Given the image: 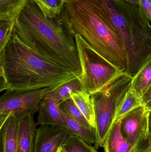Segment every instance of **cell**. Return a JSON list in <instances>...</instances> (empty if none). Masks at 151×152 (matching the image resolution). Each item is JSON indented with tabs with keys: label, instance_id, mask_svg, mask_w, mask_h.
<instances>
[{
	"label": "cell",
	"instance_id": "11",
	"mask_svg": "<svg viewBox=\"0 0 151 152\" xmlns=\"http://www.w3.org/2000/svg\"><path fill=\"white\" fill-rule=\"evenodd\" d=\"M37 125L66 127L58 103L51 99L44 98L38 112Z\"/></svg>",
	"mask_w": 151,
	"mask_h": 152
},
{
	"label": "cell",
	"instance_id": "5",
	"mask_svg": "<svg viewBox=\"0 0 151 152\" xmlns=\"http://www.w3.org/2000/svg\"><path fill=\"white\" fill-rule=\"evenodd\" d=\"M109 15L121 39L128 61L127 73L134 75L150 54L151 46L146 34L135 31L128 24L112 0H99Z\"/></svg>",
	"mask_w": 151,
	"mask_h": 152
},
{
	"label": "cell",
	"instance_id": "23",
	"mask_svg": "<svg viewBox=\"0 0 151 152\" xmlns=\"http://www.w3.org/2000/svg\"><path fill=\"white\" fill-rule=\"evenodd\" d=\"M15 23L8 21H0V52L3 50L10 39Z\"/></svg>",
	"mask_w": 151,
	"mask_h": 152
},
{
	"label": "cell",
	"instance_id": "16",
	"mask_svg": "<svg viewBox=\"0 0 151 152\" xmlns=\"http://www.w3.org/2000/svg\"><path fill=\"white\" fill-rule=\"evenodd\" d=\"M143 105L142 97L136 94L130 87L121 98L116 106L113 123L121 121L128 113Z\"/></svg>",
	"mask_w": 151,
	"mask_h": 152
},
{
	"label": "cell",
	"instance_id": "19",
	"mask_svg": "<svg viewBox=\"0 0 151 152\" xmlns=\"http://www.w3.org/2000/svg\"><path fill=\"white\" fill-rule=\"evenodd\" d=\"M82 90V89L80 81L77 77L56 89L51 90L45 98L54 100L59 104L63 101L71 98L72 92Z\"/></svg>",
	"mask_w": 151,
	"mask_h": 152
},
{
	"label": "cell",
	"instance_id": "29",
	"mask_svg": "<svg viewBox=\"0 0 151 152\" xmlns=\"http://www.w3.org/2000/svg\"><path fill=\"white\" fill-rule=\"evenodd\" d=\"M58 152H65V151H64V149L62 148V147H60V148L59 149Z\"/></svg>",
	"mask_w": 151,
	"mask_h": 152
},
{
	"label": "cell",
	"instance_id": "2",
	"mask_svg": "<svg viewBox=\"0 0 151 152\" xmlns=\"http://www.w3.org/2000/svg\"><path fill=\"white\" fill-rule=\"evenodd\" d=\"M0 91L55 90L78 76L32 50L13 31L0 52Z\"/></svg>",
	"mask_w": 151,
	"mask_h": 152
},
{
	"label": "cell",
	"instance_id": "28",
	"mask_svg": "<svg viewBox=\"0 0 151 152\" xmlns=\"http://www.w3.org/2000/svg\"><path fill=\"white\" fill-rule=\"evenodd\" d=\"M144 152H151V142L149 143L148 147Z\"/></svg>",
	"mask_w": 151,
	"mask_h": 152
},
{
	"label": "cell",
	"instance_id": "17",
	"mask_svg": "<svg viewBox=\"0 0 151 152\" xmlns=\"http://www.w3.org/2000/svg\"><path fill=\"white\" fill-rule=\"evenodd\" d=\"M61 113L71 134L78 136L89 144L95 145V146L96 134L93 129L84 126L63 111L61 110Z\"/></svg>",
	"mask_w": 151,
	"mask_h": 152
},
{
	"label": "cell",
	"instance_id": "4",
	"mask_svg": "<svg viewBox=\"0 0 151 152\" xmlns=\"http://www.w3.org/2000/svg\"><path fill=\"white\" fill-rule=\"evenodd\" d=\"M74 35L81 69L80 75L78 78L82 90L90 94H95L128 75L124 70L106 63L93 51L79 34Z\"/></svg>",
	"mask_w": 151,
	"mask_h": 152
},
{
	"label": "cell",
	"instance_id": "15",
	"mask_svg": "<svg viewBox=\"0 0 151 152\" xmlns=\"http://www.w3.org/2000/svg\"><path fill=\"white\" fill-rule=\"evenodd\" d=\"M151 86V52L142 66L133 77L130 88L142 97Z\"/></svg>",
	"mask_w": 151,
	"mask_h": 152
},
{
	"label": "cell",
	"instance_id": "14",
	"mask_svg": "<svg viewBox=\"0 0 151 152\" xmlns=\"http://www.w3.org/2000/svg\"><path fill=\"white\" fill-rule=\"evenodd\" d=\"M71 98L96 133L95 105L92 95L84 90H79L72 92Z\"/></svg>",
	"mask_w": 151,
	"mask_h": 152
},
{
	"label": "cell",
	"instance_id": "22",
	"mask_svg": "<svg viewBox=\"0 0 151 152\" xmlns=\"http://www.w3.org/2000/svg\"><path fill=\"white\" fill-rule=\"evenodd\" d=\"M59 105L61 110L67 113L75 120L86 126L93 129L72 98H68L63 101Z\"/></svg>",
	"mask_w": 151,
	"mask_h": 152
},
{
	"label": "cell",
	"instance_id": "27",
	"mask_svg": "<svg viewBox=\"0 0 151 152\" xmlns=\"http://www.w3.org/2000/svg\"><path fill=\"white\" fill-rule=\"evenodd\" d=\"M123 1H126L130 3L134 4H140V0H123Z\"/></svg>",
	"mask_w": 151,
	"mask_h": 152
},
{
	"label": "cell",
	"instance_id": "24",
	"mask_svg": "<svg viewBox=\"0 0 151 152\" xmlns=\"http://www.w3.org/2000/svg\"><path fill=\"white\" fill-rule=\"evenodd\" d=\"M139 4L146 17L151 22V0H140Z\"/></svg>",
	"mask_w": 151,
	"mask_h": 152
},
{
	"label": "cell",
	"instance_id": "26",
	"mask_svg": "<svg viewBox=\"0 0 151 152\" xmlns=\"http://www.w3.org/2000/svg\"><path fill=\"white\" fill-rule=\"evenodd\" d=\"M151 142V111H149V139L148 145Z\"/></svg>",
	"mask_w": 151,
	"mask_h": 152
},
{
	"label": "cell",
	"instance_id": "25",
	"mask_svg": "<svg viewBox=\"0 0 151 152\" xmlns=\"http://www.w3.org/2000/svg\"><path fill=\"white\" fill-rule=\"evenodd\" d=\"M143 105L148 111H151V86L142 96Z\"/></svg>",
	"mask_w": 151,
	"mask_h": 152
},
{
	"label": "cell",
	"instance_id": "10",
	"mask_svg": "<svg viewBox=\"0 0 151 152\" xmlns=\"http://www.w3.org/2000/svg\"><path fill=\"white\" fill-rule=\"evenodd\" d=\"M37 125L33 115H28L18 121L17 152H34Z\"/></svg>",
	"mask_w": 151,
	"mask_h": 152
},
{
	"label": "cell",
	"instance_id": "6",
	"mask_svg": "<svg viewBox=\"0 0 151 152\" xmlns=\"http://www.w3.org/2000/svg\"><path fill=\"white\" fill-rule=\"evenodd\" d=\"M133 77L122 76L101 92L92 95L95 105L97 149L102 147L111 127L116 106L129 89Z\"/></svg>",
	"mask_w": 151,
	"mask_h": 152
},
{
	"label": "cell",
	"instance_id": "9",
	"mask_svg": "<svg viewBox=\"0 0 151 152\" xmlns=\"http://www.w3.org/2000/svg\"><path fill=\"white\" fill-rule=\"evenodd\" d=\"M70 134L66 127L40 126L36 130L34 152H58Z\"/></svg>",
	"mask_w": 151,
	"mask_h": 152
},
{
	"label": "cell",
	"instance_id": "20",
	"mask_svg": "<svg viewBox=\"0 0 151 152\" xmlns=\"http://www.w3.org/2000/svg\"><path fill=\"white\" fill-rule=\"evenodd\" d=\"M61 147L65 152H98L95 147L74 135H69Z\"/></svg>",
	"mask_w": 151,
	"mask_h": 152
},
{
	"label": "cell",
	"instance_id": "18",
	"mask_svg": "<svg viewBox=\"0 0 151 152\" xmlns=\"http://www.w3.org/2000/svg\"><path fill=\"white\" fill-rule=\"evenodd\" d=\"M29 0H0V21L15 23Z\"/></svg>",
	"mask_w": 151,
	"mask_h": 152
},
{
	"label": "cell",
	"instance_id": "7",
	"mask_svg": "<svg viewBox=\"0 0 151 152\" xmlns=\"http://www.w3.org/2000/svg\"><path fill=\"white\" fill-rule=\"evenodd\" d=\"M51 89L5 91L0 98V115L11 114L18 121L38 112L43 100Z\"/></svg>",
	"mask_w": 151,
	"mask_h": 152
},
{
	"label": "cell",
	"instance_id": "13",
	"mask_svg": "<svg viewBox=\"0 0 151 152\" xmlns=\"http://www.w3.org/2000/svg\"><path fill=\"white\" fill-rule=\"evenodd\" d=\"M18 126V121L11 114L0 126L2 152H17Z\"/></svg>",
	"mask_w": 151,
	"mask_h": 152
},
{
	"label": "cell",
	"instance_id": "8",
	"mask_svg": "<svg viewBox=\"0 0 151 152\" xmlns=\"http://www.w3.org/2000/svg\"><path fill=\"white\" fill-rule=\"evenodd\" d=\"M149 111L144 105L128 113L121 120L123 137L135 148V152H144L148 145Z\"/></svg>",
	"mask_w": 151,
	"mask_h": 152
},
{
	"label": "cell",
	"instance_id": "3",
	"mask_svg": "<svg viewBox=\"0 0 151 152\" xmlns=\"http://www.w3.org/2000/svg\"><path fill=\"white\" fill-rule=\"evenodd\" d=\"M64 5L74 34H79L106 63L126 73L124 45L100 1L65 0Z\"/></svg>",
	"mask_w": 151,
	"mask_h": 152
},
{
	"label": "cell",
	"instance_id": "1",
	"mask_svg": "<svg viewBox=\"0 0 151 152\" xmlns=\"http://www.w3.org/2000/svg\"><path fill=\"white\" fill-rule=\"evenodd\" d=\"M13 31L32 50L79 77L81 73L75 37L65 5L55 18L45 17L29 0L16 19Z\"/></svg>",
	"mask_w": 151,
	"mask_h": 152
},
{
	"label": "cell",
	"instance_id": "12",
	"mask_svg": "<svg viewBox=\"0 0 151 152\" xmlns=\"http://www.w3.org/2000/svg\"><path fill=\"white\" fill-rule=\"evenodd\" d=\"M121 120L113 123L103 146L105 152H135V148L122 135Z\"/></svg>",
	"mask_w": 151,
	"mask_h": 152
},
{
	"label": "cell",
	"instance_id": "21",
	"mask_svg": "<svg viewBox=\"0 0 151 152\" xmlns=\"http://www.w3.org/2000/svg\"><path fill=\"white\" fill-rule=\"evenodd\" d=\"M37 5L44 16L53 18L59 15L64 6L65 0H32Z\"/></svg>",
	"mask_w": 151,
	"mask_h": 152
}]
</instances>
